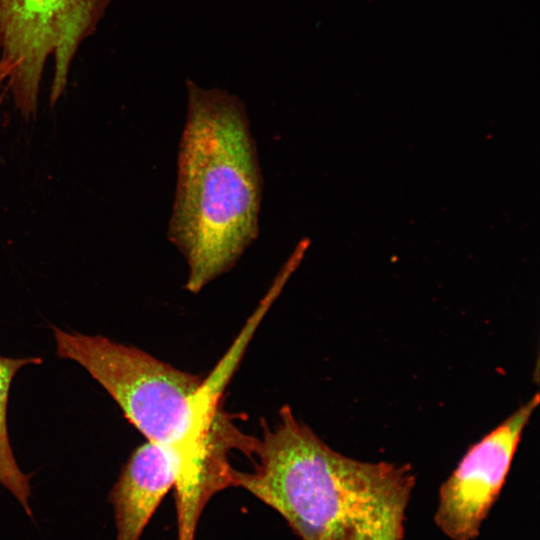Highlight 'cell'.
Instances as JSON below:
<instances>
[{
	"instance_id": "6da1fadb",
	"label": "cell",
	"mask_w": 540,
	"mask_h": 540,
	"mask_svg": "<svg viewBox=\"0 0 540 540\" xmlns=\"http://www.w3.org/2000/svg\"><path fill=\"white\" fill-rule=\"evenodd\" d=\"M53 331L58 356L80 364L147 441L181 460L183 477L175 490L182 517L198 518L215 493L232 487L230 454L251 457L257 442L221 407L239 351H229L204 379L103 336Z\"/></svg>"
},
{
	"instance_id": "7a4b0ae2",
	"label": "cell",
	"mask_w": 540,
	"mask_h": 540,
	"mask_svg": "<svg viewBox=\"0 0 540 540\" xmlns=\"http://www.w3.org/2000/svg\"><path fill=\"white\" fill-rule=\"evenodd\" d=\"M186 88L167 235L186 260L185 288L195 294L232 269L258 237L263 180L243 102L190 79Z\"/></svg>"
},
{
	"instance_id": "3957f363",
	"label": "cell",
	"mask_w": 540,
	"mask_h": 540,
	"mask_svg": "<svg viewBox=\"0 0 540 540\" xmlns=\"http://www.w3.org/2000/svg\"><path fill=\"white\" fill-rule=\"evenodd\" d=\"M241 487L277 511L301 540H402L415 485L408 465L363 462L329 447L287 406L257 439Z\"/></svg>"
},
{
	"instance_id": "277c9868",
	"label": "cell",
	"mask_w": 540,
	"mask_h": 540,
	"mask_svg": "<svg viewBox=\"0 0 540 540\" xmlns=\"http://www.w3.org/2000/svg\"><path fill=\"white\" fill-rule=\"evenodd\" d=\"M112 0H0V59L12 68L7 85L22 116L37 111L45 66L53 60L50 103L66 89L80 45Z\"/></svg>"
},
{
	"instance_id": "5b68a950",
	"label": "cell",
	"mask_w": 540,
	"mask_h": 540,
	"mask_svg": "<svg viewBox=\"0 0 540 540\" xmlns=\"http://www.w3.org/2000/svg\"><path fill=\"white\" fill-rule=\"evenodd\" d=\"M536 393L469 448L440 487L434 520L451 540H473L499 496L521 435L539 404Z\"/></svg>"
},
{
	"instance_id": "8992f818",
	"label": "cell",
	"mask_w": 540,
	"mask_h": 540,
	"mask_svg": "<svg viewBox=\"0 0 540 540\" xmlns=\"http://www.w3.org/2000/svg\"><path fill=\"white\" fill-rule=\"evenodd\" d=\"M182 477L183 465L174 453L149 441L137 447L109 493L116 540H139L163 498Z\"/></svg>"
},
{
	"instance_id": "52a82bcc",
	"label": "cell",
	"mask_w": 540,
	"mask_h": 540,
	"mask_svg": "<svg viewBox=\"0 0 540 540\" xmlns=\"http://www.w3.org/2000/svg\"><path fill=\"white\" fill-rule=\"evenodd\" d=\"M42 361L40 357L11 358L0 355V485L15 497L29 517H32L31 475L20 469L12 451L7 427V406L16 373L26 365H38Z\"/></svg>"
},
{
	"instance_id": "ba28073f",
	"label": "cell",
	"mask_w": 540,
	"mask_h": 540,
	"mask_svg": "<svg viewBox=\"0 0 540 540\" xmlns=\"http://www.w3.org/2000/svg\"><path fill=\"white\" fill-rule=\"evenodd\" d=\"M12 73L11 66L4 60L0 59V87L4 81H7ZM3 100V95L0 94V105Z\"/></svg>"
}]
</instances>
